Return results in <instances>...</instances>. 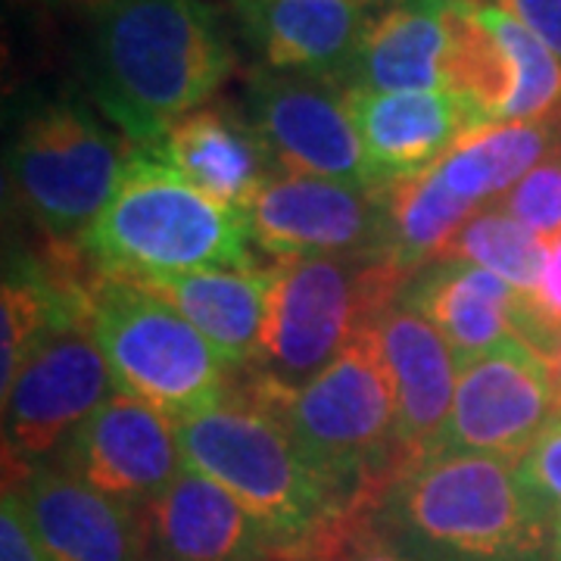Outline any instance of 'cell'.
I'll return each mask as SVG.
<instances>
[{
    "label": "cell",
    "instance_id": "6da1fadb",
    "mask_svg": "<svg viewBox=\"0 0 561 561\" xmlns=\"http://www.w3.org/2000/svg\"><path fill=\"white\" fill-rule=\"evenodd\" d=\"M231 72V41L203 0H116L91 20L88 94L135 150L157 147Z\"/></svg>",
    "mask_w": 561,
    "mask_h": 561
},
{
    "label": "cell",
    "instance_id": "7a4b0ae2",
    "mask_svg": "<svg viewBox=\"0 0 561 561\" xmlns=\"http://www.w3.org/2000/svg\"><path fill=\"white\" fill-rule=\"evenodd\" d=\"M184 465L225 486L272 537L280 559L319 561L359 505L306 461L278 415L238 393L175 424Z\"/></svg>",
    "mask_w": 561,
    "mask_h": 561
},
{
    "label": "cell",
    "instance_id": "3957f363",
    "mask_svg": "<svg viewBox=\"0 0 561 561\" xmlns=\"http://www.w3.org/2000/svg\"><path fill=\"white\" fill-rule=\"evenodd\" d=\"M371 518L419 561H552V524L508 459L434 453L383 490Z\"/></svg>",
    "mask_w": 561,
    "mask_h": 561
},
{
    "label": "cell",
    "instance_id": "277c9868",
    "mask_svg": "<svg viewBox=\"0 0 561 561\" xmlns=\"http://www.w3.org/2000/svg\"><path fill=\"white\" fill-rule=\"evenodd\" d=\"M234 390L278 415L306 461L359 508H375L383 490L415 465L397 440V387L378 328L356 334L302 387L275 390L241 375Z\"/></svg>",
    "mask_w": 561,
    "mask_h": 561
},
{
    "label": "cell",
    "instance_id": "5b68a950",
    "mask_svg": "<svg viewBox=\"0 0 561 561\" xmlns=\"http://www.w3.org/2000/svg\"><path fill=\"white\" fill-rule=\"evenodd\" d=\"M94 272L110 278L153 280L250 268V213L209 201L150 150H135L113 201L81 238Z\"/></svg>",
    "mask_w": 561,
    "mask_h": 561
},
{
    "label": "cell",
    "instance_id": "8992f818",
    "mask_svg": "<svg viewBox=\"0 0 561 561\" xmlns=\"http://www.w3.org/2000/svg\"><path fill=\"white\" fill-rule=\"evenodd\" d=\"M412 275L383 256L272 262V300L256 362L243 378L294 390L312 381L400 300Z\"/></svg>",
    "mask_w": 561,
    "mask_h": 561
},
{
    "label": "cell",
    "instance_id": "52a82bcc",
    "mask_svg": "<svg viewBox=\"0 0 561 561\" xmlns=\"http://www.w3.org/2000/svg\"><path fill=\"white\" fill-rule=\"evenodd\" d=\"M88 324L125 397L147 402L175 424L213 409L231 390V365L157 294L94 275Z\"/></svg>",
    "mask_w": 561,
    "mask_h": 561
},
{
    "label": "cell",
    "instance_id": "ba28073f",
    "mask_svg": "<svg viewBox=\"0 0 561 561\" xmlns=\"http://www.w3.org/2000/svg\"><path fill=\"white\" fill-rule=\"evenodd\" d=\"M131 147L76 101L35 103L7 147V187L50 243H76L119 187Z\"/></svg>",
    "mask_w": 561,
    "mask_h": 561
},
{
    "label": "cell",
    "instance_id": "9c48e42d",
    "mask_svg": "<svg viewBox=\"0 0 561 561\" xmlns=\"http://www.w3.org/2000/svg\"><path fill=\"white\" fill-rule=\"evenodd\" d=\"M119 393L88 319L54 334L3 387V468L16 481Z\"/></svg>",
    "mask_w": 561,
    "mask_h": 561
},
{
    "label": "cell",
    "instance_id": "30bf717a",
    "mask_svg": "<svg viewBox=\"0 0 561 561\" xmlns=\"http://www.w3.org/2000/svg\"><path fill=\"white\" fill-rule=\"evenodd\" d=\"M243 116L268 147L278 172L383 187L365 160L341 81L262 66L247 76Z\"/></svg>",
    "mask_w": 561,
    "mask_h": 561
},
{
    "label": "cell",
    "instance_id": "8fae6325",
    "mask_svg": "<svg viewBox=\"0 0 561 561\" xmlns=\"http://www.w3.org/2000/svg\"><path fill=\"white\" fill-rule=\"evenodd\" d=\"M559 409L556 362L512 341L465 362L437 453L518 461Z\"/></svg>",
    "mask_w": 561,
    "mask_h": 561
},
{
    "label": "cell",
    "instance_id": "7c38bea8",
    "mask_svg": "<svg viewBox=\"0 0 561 561\" xmlns=\"http://www.w3.org/2000/svg\"><path fill=\"white\" fill-rule=\"evenodd\" d=\"M253 243L272 262L309 256H383L381 187L278 172L250 209Z\"/></svg>",
    "mask_w": 561,
    "mask_h": 561
},
{
    "label": "cell",
    "instance_id": "4fadbf2b",
    "mask_svg": "<svg viewBox=\"0 0 561 561\" xmlns=\"http://www.w3.org/2000/svg\"><path fill=\"white\" fill-rule=\"evenodd\" d=\"M44 461L131 508H147L184 471L175 421L125 393L103 402Z\"/></svg>",
    "mask_w": 561,
    "mask_h": 561
},
{
    "label": "cell",
    "instance_id": "5bb4252c",
    "mask_svg": "<svg viewBox=\"0 0 561 561\" xmlns=\"http://www.w3.org/2000/svg\"><path fill=\"white\" fill-rule=\"evenodd\" d=\"M400 302L440 331L459 365L512 341H527L556 359V346L534 316L530 297L481 265L434 262L412 275Z\"/></svg>",
    "mask_w": 561,
    "mask_h": 561
},
{
    "label": "cell",
    "instance_id": "9a60e30c",
    "mask_svg": "<svg viewBox=\"0 0 561 561\" xmlns=\"http://www.w3.org/2000/svg\"><path fill=\"white\" fill-rule=\"evenodd\" d=\"M50 561H147L144 508L110 500L50 461L7 481Z\"/></svg>",
    "mask_w": 561,
    "mask_h": 561
},
{
    "label": "cell",
    "instance_id": "2e32d148",
    "mask_svg": "<svg viewBox=\"0 0 561 561\" xmlns=\"http://www.w3.org/2000/svg\"><path fill=\"white\" fill-rule=\"evenodd\" d=\"M383 0H231L265 69L346 79Z\"/></svg>",
    "mask_w": 561,
    "mask_h": 561
},
{
    "label": "cell",
    "instance_id": "e0dca14e",
    "mask_svg": "<svg viewBox=\"0 0 561 561\" xmlns=\"http://www.w3.org/2000/svg\"><path fill=\"white\" fill-rule=\"evenodd\" d=\"M147 561H287L225 486L184 465L144 508Z\"/></svg>",
    "mask_w": 561,
    "mask_h": 561
},
{
    "label": "cell",
    "instance_id": "ac0fdd59",
    "mask_svg": "<svg viewBox=\"0 0 561 561\" xmlns=\"http://www.w3.org/2000/svg\"><path fill=\"white\" fill-rule=\"evenodd\" d=\"M346 106L359 131L365 160L381 184L427 172L483 122L449 91H350Z\"/></svg>",
    "mask_w": 561,
    "mask_h": 561
},
{
    "label": "cell",
    "instance_id": "d6986e66",
    "mask_svg": "<svg viewBox=\"0 0 561 561\" xmlns=\"http://www.w3.org/2000/svg\"><path fill=\"white\" fill-rule=\"evenodd\" d=\"M160 157L172 172L209 201L250 213L278 175L268 147L243 113L225 103H206L191 116L175 122L157 147H144Z\"/></svg>",
    "mask_w": 561,
    "mask_h": 561
},
{
    "label": "cell",
    "instance_id": "ffe728a7",
    "mask_svg": "<svg viewBox=\"0 0 561 561\" xmlns=\"http://www.w3.org/2000/svg\"><path fill=\"white\" fill-rule=\"evenodd\" d=\"M375 328L397 387V440L412 461L427 459L453 412L461 365L440 331L405 302H393Z\"/></svg>",
    "mask_w": 561,
    "mask_h": 561
},
{
    "label": "cell",
    "instance_id": "44dd1931",
    "mask_svg": "<svg viewBox=\"0 0 561 561\" xmlns=\"http://www.w3.org/2000/svg\"><path fill=\"white\" fill-rule=\"evenodd\" d=\"M449 50V3L387 0L368 22L343 88L375 94L446 91Z\"/></svg>",
    "mask_w": 561,
    "mask_h": 561
},
{
    "label": "cell",
    "instance_id": "7402d4cb",
    "mask_svg": "<svg viewBox=\"0 0 561 561\" xmlns=\"http://www.w3.org/2000/svg\"><path fill=\"white\" fill-rule=\"evenodd\" d=\"M191 321L234 375L247 371L260 353L272 300V262L250 268H206L175 278L135 280Z\"/></svg>",
    "mask_w": 561,
    "mask_h": 561
},
{
    "label": "cell",
    "instance_id": "603a6c76",
    "mask_svg": "<svg viewBox=\"0 0 561 561\" xmlns=\"http://www.w3.org/2000/svg\"><path fill=\"white\" fill-rule=\"evenodd\" d=\"M559 144L561 131L552 119L493 122L468 131L431 169L456 197L474 209H486L496 206Z\"/></svg>",
    "mask_w": 561,
    "mask_h": 561
},
{
    "label": "cell",
    "instance_id": "cb8c5ba5",
    "mask_svg": "<svg viewBox=\"0 0 561 561\" xmlns=\"http://www.w3.org/2000/svg\"><path fill=\"white\" fill-rule=\"evenodd\" d=\"M383 225H387V260L402 265L409 275L443 260L449 241L471 219V203L456 197L434 169L412 179L390 181L381 187Z\"/></svg>",
    "mask_w": 561,
    "mask_h": 561
},
{
    "label": "cell",
    "instance_id": "d4e9b609",
    "mask_svg": "<svg viewBox=\"0 0 561 561\" xmlns=\"http://www.w3.org/2000/svg\"><path fill=\"white\" fill-rule=\"evenodd\" d=\"M443 260L481 265L530 297L546 275L549 241L524 228L522 221L512 219L500 206H486L461 225Z\"/></svg>",
    "mask_w": 561,
    "mask_h": 561
},
{
    "label": "cell",
    "instance_id": "484cf974",
    "mask_svg": "<svg viewBox=\"0 0 561 561\" xmlns=\"http://www.w3.org/2000/svg\"><path fill=\"white\" fill-rule=\"evenodd\" d=\"M512 219L540 234L542 241H556L561 234V144L524 175L500 203Z\"/></svg>",
    "mask_w": 561,
    "mask_h": 561
},
{
    "label": "cell",
    "instance_id": "4316f807",
    "mask_svg": "<svg viewBox=\"0 0 561 561\" xmlns=\"http://www.w3.org/2000/svg\"><path fill=\"white\" fill-rule=\"evenodd\" d=\"M515 481L524 500L556 527L561 518V409H556L537 440L515 461Z\"/></svg>",
    "mask_w": 561,
    "mask_h": 561
},
{
    "label": "cell",
    "instance_id": "83f0119b",
    "mask_svg": "<svg viewBox=\"0 0 561 561\" xmlns=\"http://www.w3.org/2000/svg\"><path fill=\"white\" fill-rule=\"evenodd\" d=\"M319 561H419L400 542H393L371 518V508L359 512Z\"/></svg>",
    "mask_w": 561,
    "mask_h": 561
},
{
    "label": "cell",
    "instance_id": "f1b7e54d",
    "mask_svg": "<svg viewBox=\"0 0 561 561\" xmlns=\"http://www.w3.org/2000/svg\"><path fill=\"white\" fill-rule=\"evenodd\" d=\"M0 561H50L32 530L20 493L7 483H3V505H0Z\"/></svg>",
    "mask_w": 561,
    "mask_h": 561
},
{
    "label": "cell",
    "instance_id": "f546056e",
    "mask_svg": "<svg viewBox=\"0 0 561 561\" xmlns=\"http://www.w3.org/2000/svg\"><path fill=\"white\" fill-rule=\"evenodd\" d=\"M530 306L534 316L540 321V328L546 331V337L552 341L556 353L561 346V234L556 241H549V265L546 275L537 284V290L530 294Z\"/></svg>",
    "mask_w": 561,
    "mask_h": 561
},
{
    "label": "cell",
    "instance_id": "4dcf8cb0",
    "mask_svg": "<svg viewBox=\"0 0 561 561\" xmlns=\"http://www.w3.org/2000/svg\"><path fill=\"white\" fill-rule=\"evenodd\" d=\"M561 60V0H493Z\"/></svg>",
    "mask_w": 561,
    "mask_h": 561
},
{
    "label": "cell",
    "instance_id": "1f68e13d",
    "mask_svg": "<svg viewBox=\"0 0 561 561\" xmlns=\"http://www.w3.org/2000/svg\"><path fill=\"white\" fill-rule=\"evenodd\" d=\"M41 3H47V7H54L60 13H76V16L94 20V16H101L103 10H110L116 0H41Z\"/></svg>",
    "mask_w": 561,
    "mask_h": 561
},
{
    "label": "cell",
    "instance_id": "d6a6232c",
    "mask_svg": "<svg viewBox=\"0 0 561 561\" xmlns=\"http://www.w3.org/2000/svg\"><path fill=\"white\" fill-rule=\"evenodd\" d=\"M552 561H561V518L552 527Z\"/></svg>",
    "mask_w": 561,
    "mask_h": 561
},
{
    "label": "cell",
    "instance_id": "836d02e7",
    "mask_svg": "<svg viewBox=\"0 0 561 561\" xmlns=\"http://www.w3.org/2000/svg\"><path fill=\"white\" fill-rule=\"evenodd\" d=\"M556 381H559V409H561V346H559V353H556Z\"/></svg>",
    "mask_w": 561,
    "mask_h": 561
},
{
    "label": "cell",
    "instance_id": "e575fe53",
    "mask_svg": "<svg viewBox=\"0 0 561 561\" xmlns=\"http://www.w3.org/2000/svg\"><path fill=\"white\" fill-rule=\"evenodd\" d=\"M421 3H474V0H421Z\"/></svg>",
    "mask_w": 561,
    "mask_h": 561
},
{
    "label": "cell",
    "instance_id": "d590c367",
    "mask_svg": "<svg viewBox=\"0 0 561 561\" xmlns=\"http://www.w3.org/2000/svg\"><path fill=\"white\" fill-rule=\"evenodd\" d=\"M552 122L559 125V131H561V110H559V113H556V116H552Z\"/></svg>",
    "mask_w": 561,
    "mask_h": 561
}]
</instances>
